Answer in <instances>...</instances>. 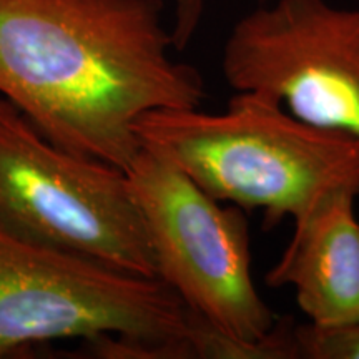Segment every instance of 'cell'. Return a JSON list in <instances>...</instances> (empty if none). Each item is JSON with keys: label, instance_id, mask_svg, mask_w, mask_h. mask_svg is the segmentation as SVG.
Returning <instances> with one entry per match:
<instances>
[{"label": "cell", "instance_id": "cell-3", "mask_svg": "<svg viewBox=\"0 0 359 359\" xmlns=\"http://www.w3.org/2000/svg\"><path fill=\"white\" fill-rule=\"evenodd\" d=\"M190 308L160 278L135 275L0 226V359L60 339L125 336L188 344Z\"/></svg>", "mask_w": 359, "mask_h": 359}, {"label": "cell", "instance_id": "cell-9", "mask_svg": "<svg viewBox=\"0 0 359 359\" xmlns=\"http://www.w3.org/2000/svg\"><path fill=\"white\" fill-rule=\"evenodd\" d=\"M302 359H359V321L336 327L296 323Z\"/></svg>", "mask_w": 359, "mask_h": 359}, {"label": "cell", "instance_id": "cell-7", "mask_svg": "<svg viewBox=\"0 0 359 359\" xmlns=\"http://www.w3.org/2000/svg\"><path fill=\"white\" fill-rule=\"evenodd\" d=\"M356 190L326 195L293 223V236L264 281L269 288L294 290L308 323L336 327L359 321V222Z\"/></svg>", "mask_w": 359, "mask_h": 359}, {"label": "cell", "instance_id": "cell-11", "mask_svg": "<svg viewBox=\"0 0 359 359\" xmlns=\"http://www.w3.org/2000/svg\"><path fill=\"white\" fill-rule=\"evenodd\" d=\"M253 2H257V4H263V2H268V0H253Z\"/></svg>", "mask_w": 359, "mask_h": 359}, {"label": "cell", "instance_id": "cell-4", "mask_svg": "<svg viewBox=\"0 0 359 359\" xmlns=\"http://www.w3.org/2000/svg\"><path fill=\"white\" fill-rule=\"evenodd\" d=\"M0 226L155 276L143 215L125 170L64 150L0 97Z\"/></svg>", "mask_w": 359, "mask_h": 359}, {"label": "cell", "instance_id": "cell-2", "mask_svg": "<svg viewBox=\"0 0 359 359\" xmlns=\"http://www.w3.org/2000/svg\"><path fill=\"white\" fill-rule=\"evenodd\" d=\"M135 133L215 200L262 213L264 230L299 222L341 188L359 193L356 140L303 122L257 92H236L217 114L147 111Z\"/></svg>", "mask_w": 359, "mask_h": 359}, {"label": "cell", "instance_id": "cell-1", "mask_svg": "<svg viewBox=\"0 0 359 359\" xmlns=\"http://www.w3.org/2000/svg\"><path fill=\"white\" fill-rule=\"evenodd\" d=\"M163 12V0H0V97L64 150L127 170L138 116L206 97L172 57Z\"/></svg>", "mask_w": 359, "mask_h": 359}, {"label": "cell", "instance_id": "cell-10", "mask_svg": "<svg viewBox=\"0 0 359 359\" xmlns=\"http://www.w3.org/2000/svg\"><path fill=\"white\" fill-rule=\"evenodd\" d=\"M206 0H175L172 37L175 50H185L203 19Z\"/></svg>", "mask_w": 359, "mask_h": 359}, {"label": "cell", "instance_id": "cell-6", "mask_svg": "<svg viewBox=\"0 0 359 359\" xmlns=\"http://www.w3.org/2000/svg\"><path fill=\"white\" fill-rule=\"evenodd\" d=\"M223 77L359 143V8L327 0L257 4L233 25Z\"/></svg>", "mask_w": 359, "mask_h": 359}, {"label": "cell", "instance_id": "cell-5", "mask_svg": "<svg viewBox=\"0 0 359 359\" xmlns=\"http://www.w3.org/2000/svg\"><path fill=\"white\" fill-rule=\"evenodd\" d=\"M125 173L145 219L156 278L224 333L250 341L266 334L278 318L255 285L245 210L215 200L143 147Z\"/></svg>", "mask_w": 359, "mask_h": 359}, {"label": "cell", "instance_id": "cell-8", "mask_svg": "<svg viewBox=\"0 0 359 359\" xmlns=\"http://www.w3.org/2000/svg\"><path fill=\"white\" fill-rule=\"evenodd\" d=\"M193 359H302L296 323L285 316L258 339H240L190 309L188 330Z\"/></svg>", "mask_w": 359, "mask_h": 359}]
</instances>
